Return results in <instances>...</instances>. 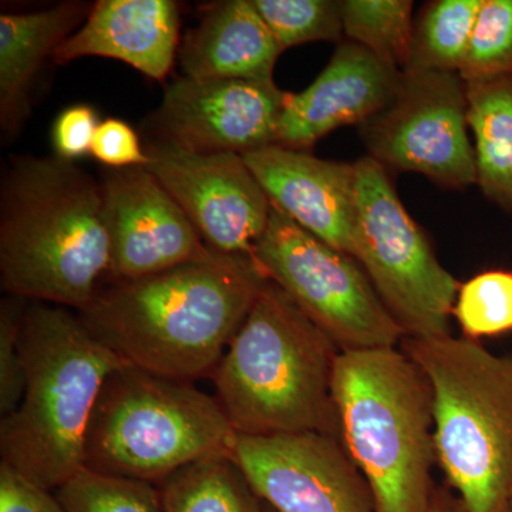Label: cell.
I'll list each match as a JSON object with an SVG mask.
<instances>
[{
  "instance_id": "6da1fadb",
  "label": "cell",
  "mask_w": 512,
  "mask_h": 512,
  "mask_svg": "<svg viewBox=\"0 0 512 512\" xmlns=\"http://www.w3.org/2000/svg\"><path fill=\"white\" fill-rule=\"evenodd\" d=\"M268 281L251 256L207 259L110 281L79 313L128 365L168 379L211 376Z\"/></svg>"
},
{
  "instance_id": "7a4b0ae2",
  "label": "cell",
  "mask_w": 512,
  "mask_h": 512,
  "mask_svg": "<svg viewBox=\"0 0 512 512\" xmlns=\"http://www.w3.org/2000/svg\"><path fill=\"white\" fill-rule=\"evenodd\" d=\"M100 180L73 161L20 156L0 185V285L9 296L83 311L109 278Z\"/></svg>"
},
{
  "instance_id": "3957f363",
  "label": "cell",
  "mask_w": 512,
  "mask_h": 512,
  "mask_svg": "<svg viewBox=\"0 0 512 512\" xmlns=\"http://www.w3.org/2000/svg\"><path fill=\"white\" fill-rule=\"evenodd\" d=\"M26 384L0 423L2 463L59 490L86 464V439L107 379L128 365L63 306L29 302L20 335Z\"/></svg>"
},
{
  "instance_id": "277c9868",
  "label": "cell",
  "mask_w": 512,
  "mask_h": 512,
  "mask_svg": "<svg viewBox=\"0 0 512 512\" xmlns=\"http://www.w3.org/2000/svg\"><path fill=\"white\" fill-rule=\"evenodd\" d=\"M339 352L268 279L212 373L215 397L237 434L320 433L340 439L333 400Z\"/></svg>"
},
{
  "instance_id": "5b68a950",
  "label": "cell",
  "mask_w": 512,
  "mask_h": 512,
  "mask_svg": "<svg viewBox=\"0 0 512 512\" xmlns=\"http://www.w3.org/2000/svg\"><path fill=\"white\" fill-rule=\"evenodd\" d=\"M333 400L340 440L369 484L376 512H431L433 392L412 357L399 348L339 352Z\"/></svg>"
},
{
  "instance_id": "8992f818",
  "label": "cell",
  "mask_w": 512,
  "mask_h": 512,
  "mask_svg": "<svg viewBox=\"0 0 512 512\" xmlns=\"http://www.w3.org/2000/svg\"><path fill=\"white\" fill-rule=\"evenodd\" d=\"M429 379L434 444L447 487L466 512H508L512 504V355L478 340L404 338Z\"/></svg>"
},
{
  "instance_id": "52a82bcc",
  "label": "cell",
  "mask_w": 512,
  "mask_h": 512,
  "mask_svg": "<svg viewBox=\"0 0 512 512\" xmlns=\"http://www.w3.org/2000/svg\"><path fill=\"white\" fill-rule=\"evenodd\" d=\"M235 436L217 397L126 365L101 390L84 466L158 485L194 461L229 454Z\"/></svg>"
},
{
  "instance_id": "ba28073f",
  "label": "cell",
  "mask_w": 512,
  "mask_h": 512,
  "mask_svg": "<svg viewBox=\"0 0 512 512\" xmlns=\"http://www.w3.org/2000/svg\"><path fill=\"white\" fill-rule=\"evenodd\" d=\"M355 164L353 258L406 338L450 335L461 285L440 264L426 234L403 207L386 168L369 156Z\"/></svg>"
},
{
  "instance_id": "9c48e42d",
  "label": "cell",
  "mask_w": 512,
  "mask_h": 512,
  "mask_svg": "<svg viewBox=\"0 0 512 512\" xmlns=\"http://www.w3.org/2000/svg\"><path fill=\"white\" fill-rule=\"evenodd\" d=\"M252 258L340 352L397 348L406 338L359 262L309 234L272 202Z\"/></svg>"
},
{
  "instance_id": "30bf717a",
  "label": "cell",
  "mask_w": 512,
  "mask_h": 512,
  "mask_svg": "<svg viewBox=\"0 0 512 512\" xmlns=\"http://www.w3.org/2000/svg\"><path fill=\"white\" fill-rule=\"evenodd\" d=\"M467 110L460 74L406 70L394 99L360 126V136L369 157L386 170L413 171L448 190H464L477 183Z\"/></svg>"
},
{
  "instance_id": "8fae6325",
  "label": "cell",
  "mask_w": 512,
  "mask_h": 512,
  "mask_svg": "<svg viewBox=\"0 0 512 512\" xmlns=\"http://www.w3.org/2000/svg\"><path fill=\"white\" fill-rule=\"evenodd\" d=\"M229 456L275 512H376L369 484L339 437L237 434Z\"/></svg>"
},
{
  "instance_id": "7c38bea8",
  "label": "cell",
  "mask_w": 512,
  "mask_h": 512,
  "mask_svg": "<svg viewBox=\"0 0 512 512\" xmlns=\"http://www.w3.org/2000/svg\"><path fill=\"white\" fill-rule=\"evenodd\" d=\"M148 170L177 201L205 244L224 255H254L271 200L244 157L197 153L150 140Z\"/></svg>"
},
{
  "instance_id": "4fadbf2b",
  "label": "cell",
  "mask_w": 512,
  "mask_h": 512,
  "mask_svg": "<svg viewBox=\"0 0 512 512\" xmlns=\"http://www.w3.org/2000/svg\"><path fill=\"white\" fill-rule=\"evenodd\" d=\"M291 93L272 82L197 80L168 84L147 120L153 140L197 153L247 154L276 144Z\"/></svg>"
},
{
  "instance_id": "5bb4252c",
  "label": "cell",
  "mask_w": 512,
  "mask_h": 512,
  "mask_svg": "<svg viewBox=\"0 0 512 512\" xmlns=\"http://www.w3.org/2000/svg\"><path fill=\"white\" fill-rule=\"evenodd\" d=\"M100 183L110 234V281L158 274L217 252L148 168H106Z\"/></svg>"
},
{
  "instance_id": "9a60e30c",
  "label": "cell",
  "mask_w": 512,
  "mask_h": 512,
  "mask_svg": "<svg viewBox=\"0 0 512 512\" xmlns=\"http://www.w3.org/2000/svg\"><path fill=\"white\" fill-rule=\"evenodd\" d=\"M400 70L365 47L340 42L328 66L302 93H291L276 144L311 151L336 128L359 124L389 106L402 82Z\"/></svg>"
},
{
  "instance_id": "2e32d148",
  "label": "cell",
  "mask_w": 512,
  "mask_h": 512,
  "mask_svg": "<svg viewBox=\"0 0 512 512\" xmlns=\"http://www.w3.org/2000/svg\"><path fill=\"white\" fill-rule=\"evenodd\" d=\"M242 157L272 204L309 234L352 256L356 164L322 160L279 144Z\"/></svg>"
},
{
  "instance_id": "e0dca14e",
  "label": "cell",
  "mask_w": 512,
  "mask_h": 512,
  "mask_svg": "<svg viewBox=\"0 0 512 512\" xmlns=\"http://www.w3.org/2000/svg\"><path fill=\"white\" fill-rule=\"evenodd\" d=\"M180 8L173 0H99L53 62L107 57L164 82L177 57Z\"/></svg>"
},
{
  "instance_id": "ac0fdd59",
  "label": "cell",
  "mask_w": 512,
  "mask_h": 512,
  "mask_svg": "<svg viewBox=\"0 0 512 512\" xmlns=\"http://www.w3.org/2000/svg\"><path fill=\"white\" fill-rule=\"evenodd\" d=\"M284 49L252 0L211 5L180 50L184 76L197 80L272 82Z\"/></svg>"
},
{
  "instance_id": "d6986e66",
  "label": "cell",
  "mask_w": 512,
  "mask_h": 512,
  "mask_svg": "<svg viewBox=\"0 0 512 512\" xmlns=\"http://www.w3.org/2000/svg\"><path fill=\"white\" fill-rule=\"evenodd\" d=\"M90 3H59L37 12L0 15V126L8 136L22 130L40 69L67 37L86 22Z\"/></svg>"
},
{
  "instance_id": "ffe728a7",
  "label": "cell",
  "mask_w": 512,
  "mask_h": 512,
  "mask_svg": "<svg viewBox=\"0 0 512 512\" xmlns=\"http://www.w3.org/2000/svg\"><path fill=\"white\" fill-rule=\"evenodd\" d=\"M466 92L477 184L488 200L512 211V73L468 82Z\"/></svg>"
},
{
  "instance_id": "44dd1931",
  "label": "cell",
  "mask_w": 512,
  "mask_h": 512,
  "mask_svg": "<svg viewBox=\"0 0 512 512\" xmlns=\"http://www.w3.org/2000/svg\"><path fill=\"white\" fill-rule=\"evenodd\" d=\"M165 512H266L229 454L194 461L158 484Z\"/></svg>"
},
{
  "instance_id": "7402d4cb",
  "label": "cell",
  "mask_w": 512,
  "mask_h": 512,
  "mask_svg": "<svg viewBox=\"0 0 512 512\" xmlns=\"http://www.w3.org/2000/svg\"><path fill=\"white\" fill-rule=\"evenodd\" d=\"M481 3L483 0H437L427 5L414 23L412 56L406 70L458 73Z\"/></svg>"
},
{
  "instance_id": "603a6c76",
  "label": "cell",
  "mask_w": 512,
  "mask_h": 512,
  "mask_svg": "<svg viewBox=\"0 0 512 512\" xmlns=\"http://www.w3.org/2000/svg\"><path fill=\"white\" fill-rule=\"evenodd\" d=\"M343 33L394 69L404 72L412 56L413 2L409 0H346L342 2Z\"/></svg>"
},
{
  "instance_id": "cb8c5ba5",
  "label": "cell",
  "mask_w": 512,
  "mask_h": 512,
  "mask_svg": "<svg viewBox=\"0 0 512 512\" xmlns=\"http://www.w3.org/2000/svg\"><path fill=\"white\" fill-rule=\"evenodd\" d=\"M56 495L66 512H165L158 485L86 467Z\"/></svg>"
},
{
  "instance_id": "d4e9b609",
  "label": "cell",
  "mask_w": 512,
  "mask_h": 512,
  "mask_svg": "<svg viewBox=\"0 0 512 512\" xmlns=\"http://www.w3.org/2000/svg\"><path fill=\"white\" fill-rule=\"evenodd\" d=\"M453 315L467 339L512 332V271H485L461 285Z\"/></svg>"
},
{
  "instance_id": "484cf974",
  "label": "cell",
  "mask_w": 512,
  "mask_h": 512,
  "mask_svg": "<svg viewBox=\"0 0 512 512\" xmlns=\"http://www.w3.org/2000/svg\"><path fill=\"white\" fill-rule=\"evenodd\" d=\"M282 49L311 42H340L342 2L333 0H252Z\"/></svg>"
},
{
  "instance_id": "4316f807",
  "label": "cell",
  "mask_w": 512,
  "mask_h": 512,
  "mask_svg": "<svg viewBox=\"0 0 512 512\" xmlns=\"http://www.w3.org/2000/svg\"><path fill=\"white\" fill-rule=\"evenodd\" d=\"M512 73V0H483L464 62V82Z\"/></svg>"
},
{
  "instance_id": "83f0119b",
  "label": "cell",
  "mask_w": 512,
  "mask_h": 512,
  "mask_svg": "<svg viewBox=\"0 0 512 512\" xmlns=\"http://www.w3.org/2000/svg\"><path fill=\"white\" fill-rule=\"evenodd\" d=\"M29 301L6 296L0 303V414L18 409L25 393L26 372L20 335Z\"/></svg>"
},
{
  "instance_id": "f1b7e54d",
  "label": "cell",
  "mask_w": 512,
  "mask_h": 512,
  "mask_svg": "<svg viewBox=\"0 0 512 512\" xmlns=\"http://www.w3.org/2000/svg\"><path fill=\"white\" fill-rule=\"evenodd\" d=\"M90 156L110 170L147 167L150 163L136 130L126 121L114 117L100 121Z\"/></svg>"
},
{
  "instance_id": "f546056e",
  "label": "cell",
  "mask_w": 512,
  "mask_h": 512,
  "mask_svg": "<svg viewBox=\"0 0 512 512\" xmlns=\"http://www.w3.org/2000/svg\"><path fill=\"white\" fill-rule=\"evenodd\" d=\"M100 121L99 113L90 104H73L60 111L52 126L55 156L73 163L90 156Z\"/></svg>"
},
{
  "instance_id": "4dcf8cb0",
  "label": "cell",
  "mask_w": 512,
  "mask_h": 512,
  "mask_svg": "<svg viewBox=\"0 0 512 512\" xmlns=\"http://www.w3.org/2000/svg\"><path fill=\"white\" fill-rule=\"evenodd\" d=\"M0 512H66L57 495L0 463Z\"/></svg>"
},
{
  "instance_id": "1f68e13d",
  "label": "cell",
  "mask_w": 512,
  "mask_h": 512,
  "mask_svg": "<svg viewBox=\"0 0 512 512\" xmlns=\"http://www.w3.org/2000/svg\"><path fill=\"white\" fill-rule=\"evenodd\" d=\"M431 512H466V510L457 495L451 493L450 488L436 487L433 503H431Z\"/></svg>"
},
{
  "instance_id": "d6a6232c",
  "label": "cell",
  "mask_w": 512,
  "mask_h": 512,
  "mask_svg": "<svg viewBox=\"0 0 512 512\" xmlns=\"http://www.w3.org/2000/svg\"><path fill=\"white\" fill-rule=\"evenodd\" d=\"M266 512H275L274 510H271L269 507H265Z\"/></svg>"
},
{
  "instance_id": "836d02e7",
  "label": "cell",
  "mask_w": 512,
  "mask_h": 512,
  "mask_svg": "<svg viewBox=\"0 0 512 512\" xmlns=\"http://www.w3.org/2000/svg\"><path fill=\"white\" fill-rule=\"evenodd\" d=\"M508 512H512V504H511L510 510H508Z\"/></svg>"
}]
</instances>
